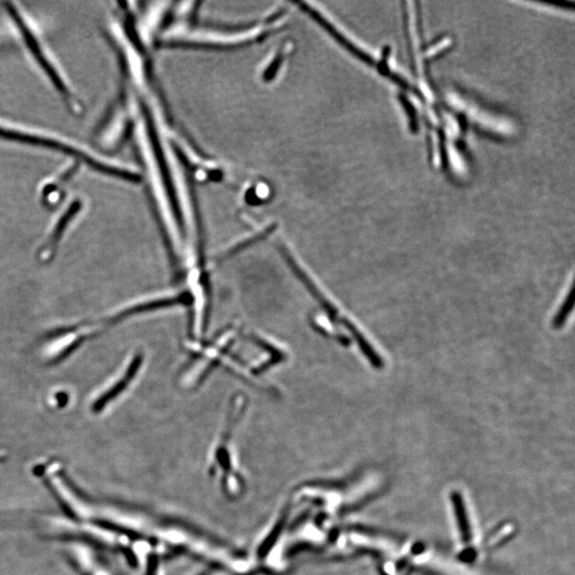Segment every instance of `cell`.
<instances>
[{"label":"cell","instance_id":"obj_1","mask_svg":"<svg viewBox=\"0 0 575 575\" xmlns=\"http://www.w3.org/2000/svg\"><path fill=\"white\" fill-rule=\"evenodd\" d=\"M282 255L288 260V263H289V266L291 268L293 273H296L298 279L302 282V284H305V286H306L308 291L310 292V294L314 296V300L320 305L323 312L326 314L328 320L334 325L335 328L345 330V334H348V337L351 339V341L357 345L359 352L363 355L365 359L370 363L373 369L377 371L383 370L385 367H386V361H385L383 357L377 352L376 348H374V345H373L372 343L369 341V339L363 335V332L357 328L355 323H353L350 319L346 318V316L337 308L336 305H335L328 296L323 293L322 290L319 288L318 284L312 279V277L307 274V272L304 271V268L296 262V260L294 259L286 250L282 251Z\"/></svg>","mask_w":575,"mask_h":575},{"label":"cell","instance_id":"obj_2","mask_svg":"<svg viewBox=\"0 0 575 575\" xmlns=\"http://www.w3.org/2000/svg\"><path fill=\"white\" fill-rule=\"evenodd\" d=\"M143 359H144V357H143L142 354H138L133 357L130 365L128 366V369H127L126 373H125L124 377L121 378L118 383H115L114 386L111 387L108 391H106V393L100 395V397L96 399L94 406H93L95 411H102V409L108 404L109 401H112L114 397H118L123 390L127 388L129 383L136 377L137 373L139 372L141 367H142Z\"/></svg>","mask_w":575,"mask_h":575},{"label":"cell","instance_id":"obj_3","mask_svg":"<svg viewBox=\"0 0 575 575\" xmlns=\"http://www.w3.org/2000/svg\"><path fill=\"white\" fill-rule=\"evenodd\" d=\"M573 296H574V289H573L572 286H571L568 296H566L564 302H562V307H560V310L555 314L554 319H553L552 326L554 330H562L565 325H566L567 320H568L569 316H570L571 312H572L573 305H574V298H573Z\"/></svg>","mask_w":575,"mask_h":575}]
</instances>
